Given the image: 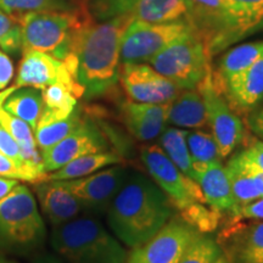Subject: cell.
Masks as SVG:
<instances>
[{
  "mask_svg": "<svg viewBox=\"0 0 263 263\" xmlns=\"http://www.w3.org/2000/svg\"><path fill=\"white\" fill-rule=\"evenodd\" d=\"M174 217V207L153 179L128 173L106 211L111 233L124 246L143 245Z\"/></svg>",
  "mask_w": 263,
  "mask_h": 263,
  "instance_id": "cell-1",
  "label": "cell"
},
{
  "mask_svg": "<svg viewBox=\"0 0 263 263\" xmlns=\"http://www.w3.org/2000/svg\"><path fill=\"white\" fill-rule=\"evenodd\" d=\"M133 21L127 16L106 21L88 20L77 38L74 58L76 77L87 100L104 97L120 81V45L123 32Z\"/></svg>",
  "mask_w": 263,
  "mask_h": 263,
  "instance_id": "cell-2",
  "label": "cell"
},
{
  "mask_svg": "<svg viewBox=\"0 0 263 263\" xmlns=\"http://www.w3.org/2000/svg\"><path fill=\"white\" fill-rule=\"evenodd\" d=\"M50 245L66 263H127L122 242L91 215L52 227Z\"/></svg>",
  "mask_w": 263,
  "mask_h": 263,
  "instance_id": "cell-3",
  "label": "cell"
},
{
  "mask_svg": "<svg viewBox=\"0 0 263 263\" xmlns=\"http://www.w3.org/2000/svg\"><path fill=\"white\" fill-rule=\"evenodd\" d=\"M47 236L35 195L27 185L18 183L0 199V252L33 254L44 245Z\"/></svg>",
  "mask_w": 263,
  "mask_h": 263,
  "instance_id": "cell-4",
  "label": "cell"
},
{
  "mask_svg": "<svg viewBox=\"0 0 263 263\" xmlns=\"http://www.w3.org/2000/svg\"><path fill=\"white\" fill-rule=\"evenodd\" d=\"M21 27L22 51L45 52L66 61L74 57L77 38L89 16L77 11H35L16 16Z\"/></svg>",
  "mask_w": 263,
  "mask_h": 263,
  "instance_id": "cell-5",
  "label": "cell"
},
{
  "mask_svg": "<svg viewBox=\"0 0 263 263\" xmlns=\"http://www.w3.org/2000/svg\"><path fill=\"white\" fill-rule=\"evenodd\" d=\"M188 22L202 39L210 58L251 35L229 0H184Z\"/></svg>",
  "mask_w": 263,
  "mask_h": 263,
  "instance_id": "cell-6",
  "label": "cell"
},
{
  "mask_svg": "<svg viewBox=\"0 0 263 263\" xmlns=\"http://www.w3.org/2000/svg\"><path fill=\"white\" fill-rule=\"evenodd\" d=\"M210 60L202 39L192 29L157 52L147 64L180 89H193L211 70Z\"/></svg>",
  "mask_w": 263,
  "mask_h": 263,
  "instance_id": "cell-7",
  "label": "cell"
},
{
  "mask_svg": "<svg viewBox=\"0 0 263 263\" xmlns=\"http://www.w3.org/2000/svg\"><path fill=\"white\" fill-rule=\"evenodd\" d=\"M196 88L205 103L207 124L217 141L222 160L228 159L244 143V121L223 95L212 68Z\"/></svg>",
  "mask_w": 263,
  "mask_h": 263,
  "instance_id": "cell-8",
  "label": "cell"
},
{
  "mask_svg": "<svg viewBox=\"0 0 263 263\" xmlns=\"http://www.w3.org/2000/svg\"><path fill=\"white\" fill-rule=\"evenodd\" d=\"M192 29L188 21L146 22L133 20L121 38V64H147L157 52Z\"/></svg>",
  "mask_w": 263,
  "mask_h": 263,
  "instance_id": "cell-9",
  "label": "cell"
},
{
  "mask_svg": "<svg viewBox=\"0 0 263 263\" xmlns=\"http://www.w3.org/2000/svg\"><path fill=\"white\" fill-rule=\"evenodd\" d=\"M140 157L151 179L178 211L195 202H205L195 180L188 178L167 157L159 144L143 146Z\"/></svg>",
  "mask_w": 263,
  "mask_h": 263,
  "instance_id": "cell-10",
  "label": "cell"
},
{
  "mask_svg": "<svg viewBox=\"0 0 263 263\" xmlns=\"http://www.w3.org/2000/svg\"><path fill=\"white\" fill-rule=\"evenodd\" d=\"M89 12L99 21L121 16L146 22L188 21L184 0H89Z\"/></svg>",
  "mask_w": 263,
  "mask_h": 263,
  "instance_id": "cell-11",
  "label": "cell"
},
{
  "mask_svg": "<svg viewBox=\"0 0 263 263\" xmlns=\"http://www.w3.org/2000/svg\"><path fill=\"white\" fill-rule=\"evenodd\" d=\"M199 234L182 217H173L153 238L132 249L127 263H178Z\"/></svg>",
  "mask_w": 263,
  "mask_h": 263,
  "instance_id": "cell-12",
  "label": "cell"
},
{
  "mask_svg": "<svg viewBox=\"0 0 263 263\" xmlns=\"http://www.w3.org/2000/svg\"><path fill=\"white\" fill-rule=\"evenodd\" d=\"M128 170L120 164L105 167L89 176L70 180H59L84 206L89 215H106L114 197L128 176Z\"/></svg>",
  "mask_w": 263,
  "mask_h": 263,
  "instance_id": "cell-13",
  "label": "cell"
},
{
  "mask_svg": "<svg viewBox=\"0 0 263 263\" xmlns=\"http://www.w3.org/2000/svg\"><path fill=\"white\" fill-rule=\"evenodd\" d=\"M110 150L107 138L94 121L83 118L80 126L50 149L42 151L44 172H55L70 161L88 154Z\"/></svg>",
  "mask_w": 263,
  "mask_h": 263,
  "instance_id": "cell-14",
  "label": "cell"
},
{
  "mask_svg": "<svg viewBox=\"0 0 263 263\" xmlns=\"http://www.w3.org/2000/svg\"><path fill=\"white\" fill-rule=\"evenodd\" d=\"M118 82L136 103L168 104L182 90L149 64H122Z\"/></svg>",
  "mask_w": 263,
  "mask_h": 263,
  "instance_id": "cell-15",
  "label": "cell"
},
{
  "mask_svg": "<svg viewBox=\"0 0 263 263\" xmlns=\"http://www.w3.org/2000/svg\"><path fill=\"white\" fill-rule=\"evenodd\" d=\"M54 83L77 84L78 81L65 61L45 52L22 51V60L14 84L16 89L32 87L42 90Z\"/></svg>",
  "mask_w": 263,
  "mask_h": 263,
  "instance_id": "cell-16",
  "label": "cell"
},
{
  "mask_svg": "<svg viewBox=\"0 0 263 263\" xmlns=\"http://www.w3.org/2000/svg\"><path fill=\"white\" fill-rule=\"evenodd\" d=\"M194 180L201 190L203 201L215 211L229 213L238 218L239 207L236 205L226 167L222 161L215 162H194Z\"/></svg>",
  "mask_w": 263,
  "mask_h": 263,
  "instance_id": "cell-17",
  "label": "cell"
},
{
  "mask_svg": "<svg viewBox=\"0 0 263 263\" xmlns=\"http://www.w3.org/2000/svg\"><path fill=\"white\" fill-rule=\"evenodd\" d=\"M219 88L236 114L246 116L262 106L263 54L245 71L224 82Z\"/></svg>",
  "mask_w": 263,
  "mask_h": 263,
  "instance_id": "cell-18",
  "label": "cell"
},
{
  "mask_svg": "<svg viewBox=\"0 0 263 263\" xmlns=\"http://www.w3.org/2000/svg\"><path fill=\"white\" fill-rule=\"evenodd\" d=\"M33 192L43 215L52 227H58L83 216L84 206L59 180H42L33 184Z\"/></svg>",
  "mask_w": 263,
  "mask_h": 263,
  "instance_id": "cell-19",
  "label": "cell"
},
{
  "mask_svg": "<svg viewBox=\"0 0 263 263\" xmlns=\"http://www.w3.org/2000/svg\"><path fill=\"white\" fill-rule=\"evenodd\" d=\"M218 241L230 263H263V222L234 226Z\"/></svg>",
  "mask_w": 263,
  "mask_h": 263,
  "instance_id": "cell-20",
  "label": "cell"
},
{
  "mask_svg": "<svg viewBox=\"0 0 263 263\" xmlns=\"http://www.w3.org/2000/svg\"><path fill=\"white\" fill-rule=\"evenodd\" d=\"M168 104H145L126 101L122 105V118L127 129L136 139L151 141L159 138L166 128Z\"/></svg>",
  "mask_w": 263,
  "mask_h": 263,
  "instance_id": "cell-21",
  "label": "cell"
},
{
  "mask_svg": "<svg viewBox=\"0 0 263 263\" xmlns=\"http://www.w3.org/2000/svg\"><path fill=\"white\" fill-rule=\"evenodd\" d=\"M167 121L173 127L182 129H206L207 124L206 108L203 99L197 90L182 89L177 97L168 103Z\"/></svg>",
  "mask_w": 263,
  "mask_h": 263,
  "instance_id": "cell-22",
  "label": "cell"
},
{
  "mask_svg": "<svg viewBox=\"0 0 263 263\" xmlns=\"http://www.w3.org/2000/svg\"><path fill=\"white\" fill-rule=\"evenodd\" d=\"M84 95L80 83H54L42 89L43 111L38 124L64 120L77 107L78 99Z\"/></svg>",
  "mask_w": 263,
  "mask_h": 263,
  "instance_id": "cell-23",
  "label": "cell"
},
{
  "mask_svg": "<svg viewBox=\"0 0 263 263\" xmlns=\"http://www.w3.org/2000/svg\"><path fill=\"white\" fill-rule=\"evenodd\" d=\"M224 167L228 174L233 196L239 209L261 197L251 171H250L248 160L245 159L241 150L233 153L228 157Z\"/></svg>",
  "mask_w": 263,
  "mask_h": 263,
  "instance_id": "cell-24",
  "label": "cell"
},
{
  "mask_svg": "<svg viewBox=\"0 0 263 263\" xmlns=\"http://www.w3.org/2000/svg\"><path fill=\"white\" fill-rule=\"evenodd\" d=\"M263 54V41L242 43L229 49L219 60L218 67L213 71L219 85L250 67Z\"/></svg>",
  "mask_w": 263,
  "mask_h": 263,
  "instance_id": "cell-25",
  "label": "cell"
},
{
  "mask_svg": "<svg viewBox=\"0 0 263 263\" xmlns=\"http://www.w3.org/2000/svg\"><path fill=\"white\" fill-rule=\"evenodd\" d=\"M122 163V157L114 151H101V153L88 154V155L77 157L70 161L59 168L55 172L49 173L47 179L49 180H70L82 177L89 176L91 173L105 168V167L114 166V164Z\"/></svg>",
  "mask_w": 263,
  "mask_h": 263,
  "instance_id": "cell-26",
  "label": "cell"
},
{
  "mask_svg": "<svg viewBox=\"0 0 263 263\" xmlns=\"http://www.w3.org/2000/svg\"><path fill=\"white\" fill-rule=\"evenodd\" d=\"M3 108L24 120L34 130L43 111L42 90L32 87L17 88L5 99Z\"/></svg>",
  "mask_w": 263,
  "mask_h": 263,
  "instance_id": "cell-27",
  "label": "cell"
},
{
  "mask_svg": "<svg viewBox=\"0 0 263 263\" xmlns=\"http://www.w3.org/2000/svg\"><path fill=\"white\" fill-rule=\"evenodd\" d=\"M188 129H182L178 127L164 128L160 138V146L167 157L176 164L177 168L184 176L194 180L193 159L190 156L188 144H186Z\"/></svg>",
  "mask_w": 263,
  "mask_h": 263,
  "instance_id": "cell-28",
  "label": "cell"
},
{
  "mask_svg": "<svg viewBox=\"0 0 263 263\" xmlns=\"http://www.w3.org/2000/svg\"><path fill=\"white\" fill-rule=\"evenodd\" d=\"M82 121H83V117H82L80 108L76 107L73 112L64 120L37 124L34 129V138L38 149L41 150V153L50 149L51 146L67 137L71 132H73L80 126Z\"/></svg>",
  "mask_w": 263,
  "mask_h": 263,
  "instance_id": "cell-29",
  "label": "cell"
},
{
  "mask_svg": "<svg viewBox=\"0 0 263 263\" xmlns=\"http://www.w3.org/2000/svg\"><path fill=\"white\" fill-rule=\"evenodd\" d=\"M0 9L12 16L35 11H77L71 0H0Z\"/></svg>",
  "mask_w": 263,
  "mask_h": 263,
  "instance_id": "cell-30",
  "label": "cell"
},
{
  "mask_svg": "<svg viewBox=\"0 0 263 263\" xmlns=\"http://www.w3.org/2000/svg\"><path fill=\"white\" fill-rule=\"evenodd\" d=\"M186 144L193 162H215L222 161L218 145L211 132L206 129L188 130Z\"/></svg>",
  "mask_w": 263,
  "mask_h": 263,
  "instance_id": "cell-31",
  "label": "cell"
},
{
  "mask_svg": "<svg viewBox=\"0 0 263 263\" xmlns=\"http://www.w3.org/2000/svg\"><path fill=\"white\" fill-rule=\"evenodd\" d=\"M223 254L221 245L207 234H199L178 263H215Z\"/></svg>",
  "mask_w": 263,
  "mask_h": 263,
  "instance_id": "cell-32",
  "label": "cell"
},
{
  "mask_svg": "<svg viewBox=\"0 0 263 263\" xmlns=\"http://www.w3.org/2000/svg\"><path fill=\"white\" fill-rule=\"evenodd\" d=\"M205 205V202H195L179 211L184 221L188 222L201 234L216 230L221 219V213Z\"/></svg>",
  "mask_w": 263,
  "mask_h": 263,
  "instance_id": "cell-33",
  "label": "cell"
},
{
  "mask_svg": "<svg viewBox=\"0 0 263 263\" xmlns=\"http://www.w3.org/2000/svg\"><path fill=\"white\" fill-rule=\"evenodd\" d=\"M0 48L5 52L16 54L22 50L21 27L16 16L9 15L0 9Z\"/></svg>",
  "mask_w": 263,
  "mask_h": 263,
  "instance_id": "cell-34",
  "label": "cell"
},
{
  "mask_svg": "<svg viewBox=\"0 0 263 263\" xmlns=\"http://www.w3.org/2000/svg\"><path fill=\"white\" fill-rule=\"evenodd\" d=\"M0 126L16 140L18 146L35 143L34 130L27 122L0 107Z\"/></svg>",
  "mask_w": 263,
  "mask_h": 263,
  "instance_id": "cell-35",
  "label": "cell"
},
{
  "mask_svg": "<svg viewBox=\"0 0 263 263\" xmlns=\"http://www.w3.org/2000/svg\"><path fill=\"white\" fill-rule=\"evenodd\" d=\"M229 3L241 15L251 35L262 31L263 0H229Z\"/></svg>",
  "mask_w": 263,
  "mask_h": 263,
  "instance_id": "cell-36",
  "label": "cell"
},
{
  "mask_svg": "<svg viewBox=\"0 0 263 263\" xmlns=\"http://www.w3.org/2000/svg\"><path fill=\"white\" fill-rule=\"evenodd\" d=\"M0 153L4 154L5 156H8L9 159L14 161L16 166H17L20 171L22 172V161H21V155H20L17 143H16L14 138L10 136L8 132H6L2 126H0Z\"/></svg>",
  "mask_w": 263,
  "mask_h": 263,
  "instance_id": "cell-37",
  "label": "cell"
},
{
  "mask_svg": "<svg viewBox=\"0 0 263 263\" xmlns=\"http://www.w3.org/2000/svg\"><path fill=\"white\" fill-rule=\"evenodd\" d=\"M242 153L250 163L263 172V140L258 139L257 137L251 138Z\"/></svg>",
  "mask_w": 263,
  "mask_h": 263,
  "instance_id": "cell-38",
  "label": "cell"
},
{
  "mask_svg": "<svg viewBox=\"0 0 263 263\" xmlns=\"http://www.w3.org/2000/svg\"><path fill=\"white\" fill-rule=\"evenodd\" d=\"M0 176L4 177V178L16 179L18 180V182H25L24 174H22L18 167L16 166V163L2 153H0Z\"/></svg>",
  "mask_w": 263,
  "mask_h": 263,
  "instance_id": "cell-39",
  "label": "cell"
},
{
  "mask_svg": "<svg viewBox=\"0 0 263 263\" xmlns=\"http://www.w3.org/2000/svg\"><path fill=\"white\" fill-rule=\"evenodd\" d=\"M238 218L263 221V197H258L255 201L240 207L238 212Z\"/></svg>",
  "mask_w": 263,
  "mask_h": 263,
  "instance_id": "cell-40",
  "label": "cell"
},
{
  "mask_svg": "<svg viewBox=\"0 0 263 263\" xmlns=\"http://www.w3.org/2000/svg\"><path fill=\"white\" fill-rule=\"evenodd\" d=\"M246 120V127L255 137L258 139L263 140V106H259L258 108L250 112L245 116Z\"/></svg>",
  "mask_w": 263,
  "mask_h": 263,
  "instance_id": "cell-41",
  "label": "cell"
},
{
  "mask_svg": "<svg viewBox=\"0 0 263 263\" xmlns=\"http://www.w3.org/2000/svg\"><path fill=\"white\" fill-rule=\"evenodd\" d=\"M14 77V64L5 52L0 51V91L4 90Z\"/></svg>",
  "mask_w": 263,
  "mask_h": 263,
  "instance_id": "cell-42",
  "label": "cell"
},
{
  "mask_svg": "<svg viewBox=\"0 0 263 263\" xmlns=\"http://www.w3.org/2000/svg\"><path fill=\"white\" fill-rule=\"evenodd\" d=\"M20 182L16 179H10V178H4V177L0 176V199L4 197L6 194H9L12 189L17 185Z\"/></svg>",
  "mask_w": 263,
  "mask_h": 263,
  "instance_id": "cell-43",
  "label": "cell"
},
{
  "mask_svg": "<svg viewBox=\"0 0 263 263\" xmlns=\"http://www.w3.org/2000/svg\"><path fill=\"white\" fill-rule=\"evenodd\" d=\"M32 263H66L64 259L59 257V256L51 254H43L38 256L37 258L33 259Z\"/></svg>",
  "mask_w": 263,
  "mask_h": 263,
  "instance_id": "cell-44",
  "label": "cell"
},
{
  "mask_svg": "<svg viewBox=\"0 0 263 263\" xmlns=\"http://www.w3.org/2000/svg\"><path fill=\"white\" fill-rule=\"evenodd\" d=\"M16 89V88L14 87V85H12L11 88H10V89H5V90H2L0 91V107L3 106V104H4V101H5V99L9 97L10 94L12 93V91H14Z\"/></svg>",
  "mask_w": 263,
  "mask_h": 263,
  "instance_id": "cell-45",
  "label": "cell"
},
{
  "mask_svg": "<svg viewBox=\"0 0 263 263\" xmlns=\"http://www.w3.org/2000/svg\"><path fill=\"white\" fill-rule=\"evenodd\" d=\"M0 263H18V262L14 258H10L6 254L0 252Z\"/></svg>",
  "mask_w": 263,
  "mask_h": 263,
  "instance_id": "cell-46",
  "label": "cell"
},
{
  "mask_svg": "<svg viewBox=\"0 0 263 263\" xmlns=\"http://www.w3.org/2000/svg\"><path fill=\"white\" fill-rule=\"evenodd\" d=\"M215 263H230V261L228 258H227V256L224 254H222Z\"/></svg>",
  "mask_w": 263,
  "mask_h": 263,
  "instance_id": "cell-47",
  "label": "cell"
}]
</instances>
